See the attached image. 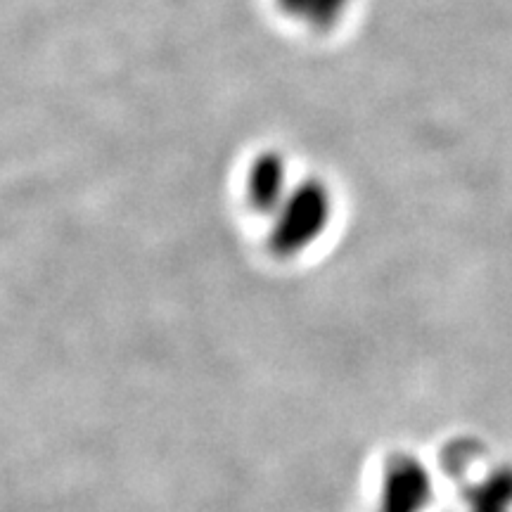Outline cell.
I'll return each instance as SVG.
<instances>
[{
  "label": "cell",
  "mask_w": 512,
  "mask_h": 512,
  "mask_svg": "<svg viewBox=\"0 0 512 512\" xmlns=\"http://www.w3.org/2000/svg\"><path fill=\"white\" fill-rule=\"evenodd\" d=\"M335 200L328 185L318 178H297L285 200L268 216V245L280 256H297L316 245L328 230Z\"/></svg>",
  "instance_id": "1"
},
{
  "label": "cell",
  "mask_w": 512,
  "mask_h": 512,
  "mask_svg": "<svg viewBox=\"0 0 512 512\" xmlns=\"http://www.w3.org/2000/svg\"><path fill=\"white\" fill-rule=\"evenodd\" d=\"M297 181L290 159L280 152L268 150L249 164L245 178V195L252 211L261 216H271L278 204L285 200V195Z\"/></svg>",
  "instance_id": "2"
},
{
  "label": "cell",
  "mask_w": 512,
  "mask_h": 512,
  "mask_svg": "<svg viewBox=\"0 0 512 512\" xmlns=\"http://www.w3.org/2000/svg\"><path fill=\"white\" fill-rule=\"evenodd\" d=\"M280 12L292 22L313 31H330L344 22L354 0H275Z\"/></svg>",
  "instance_id": "3"
}]
</instances>
